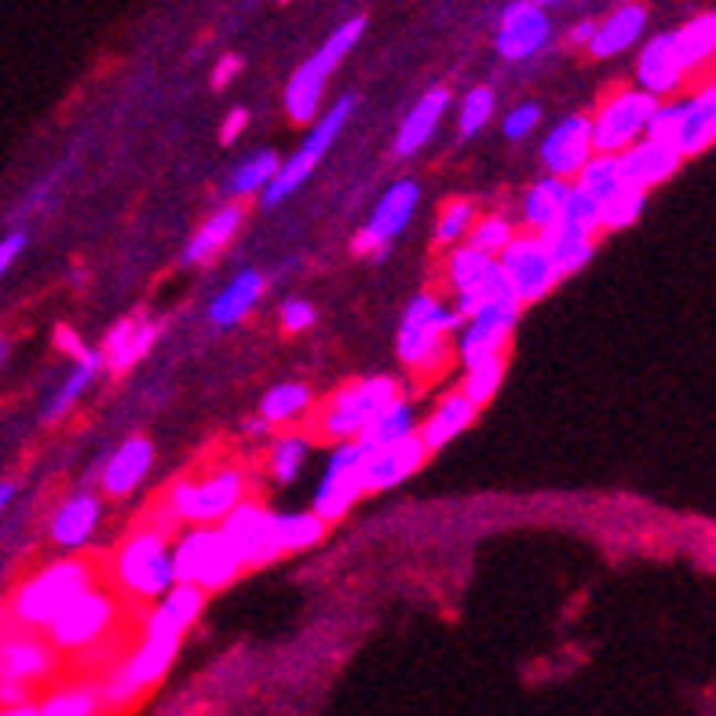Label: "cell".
<instances>
[{
  "label": "cell",
  "instance_id": "obj_29",
  "mask_svg": "<svg viewBox=\"0 0 716 716\" xmlns=\"http://www.w3.org/2000/svg\"><path fill=\"white\" fill-rule=\"evenodd\" d=\"M55 654L33 636H11L0 643V680H15V684H30L52 673Z\"/></svg>",
  "mask_w": 716,
  "mask_h": 716
},
{
  "label": "cell",
  "instance_id": "obj_59",
  "mask_svg": "<svg viewBox=\"0 0 716 716\" xmlns=\"http://www.w3.org/2000/svg\"><path fill=\"white\" fill-rule=\"evenodd\" d=\"M11 497H15V486H11V483H0V516H4V508L11 505Z\"/></svg>",
  "mask_w": 716,
  "mask_h": 716
},
{
  "label": "cell",
  "instance_id": "obj_39",
  "mask_svg": "<svg viewBox=\"0 0 716 716\" xmlns=\"http://www.w3.org/2000/svg\"><path fill=\"white\" fill-rule=\"evenodd\" d=\"M278 165H282V158H278L274 150H256L253 158H245V161L231 172V179H227V190H231L234 198L264 194L271 179L278 176Z\"/></svg>",
  "mask_w": 716,
  "mask_h": 716
},
{
  "label": "cell",
  "instance_id": "obj_53",
  "mask_svg": "<svg viewBox=\"0 0 716 716\" xmlns=\"http://www.w3.org/2000/svg\"><path fill=\"white\" fill-rule=\"evenodd\" d=\"M245 125H249V110L245 106H238V110H231L223 117V128H220V143H234L238 136L245 133Z\"/></svg>",
  "mask_w": 716,
  "mask_h": 716
},
{
  "label": "cell",
  "instance_id": "obj_26",
  "mask_svg": "<svg viewBox=\"0 0 716 716\" xmlns=\"http://www.w3.org/2000/svg\"><path fill=\"white\" fill-rule=\"evenodd\" d=\"M475 417H480V410H475V406L464 399L461 391H450V396L439 399L435 410L421 421V428H417V439H421L428 453H435V450H443L446 443H453L461 432H468V428L475 424Z\"/></svg>",
  "mask_w": 716,
  "mask_h": 716
},
{
  "label": "cell",
  "instance_id": "obj_58",
  "mask_svg": "<svg viewBox=\"0 0 716 716\" xmlns=\"http://www.w3.org/2000/svg\"><path fill=\"white\" fill-rule=\"evenodd\" d=\"M242 432L256 439V435H267L271 428H267V421H260V417H253V421H245V424H242Z\"/></svg>",
  "mask_w": 716,
  "mask_h": 716
},
{
  "label": "cell",
  "instance_id": "obj_43",
  "mask_svg": "<svg viewBox=\"0 0 716 716\" xmlns=\"http://www.w3.org/2000/svg\"><path fill=\"white\" fill-rule=\"evenodd\" d=\"M501 380H505V358H491V362H480V366L464 369L461 396L468 399L475 410H483V406L501 391Z\"/></svg>",
  "mask_w": 716,
  "mask_h": 716
},
{
  "label": "cell",
  "instance_id": "obj_11",
  "mask_svg": "<svg viewBox=\"0 0 716 716\" xmlns=\"http://www.w3.org/2000/svg\"><path fill=\"white\" fill-rule=\"evenodd\" d=\"M362 472H366V453L358 443H337L329 453V464L322 472V483L312 501V516L329 523L344 519L355 508V501L366 494L362 486Z\"/></svg>",
  "mask_w": 716,
  "mask_h": 716
},
{
  "label": "cell",
  "instance_id": "obj_45",
  "mask_svg": "<svg viewBox=\"0 0 716 716\" xmlns=\"http://www.w3.org/2000/svg\"><path fill=\"white\" fill-rule=\"evenodd\" d=\"M643 201H647V194H643V190L622 187L614 198H607L603 206H600V231H625V227H632V223L640 220Z\"/></svg>",
  "mask_w": 716,
  "mask_h": 716
},
{
  "label": "cell",
  "instance_id": "obj_61",
  "mask_svg": "<svg viewBox=\"0 0 716 716\" xmlns=\"http://www.w3.org/2000/svg\"><path fill=\"white\" fill-rule=\"evenodd\" d=\"M8 355H11V344L0 337V369H4V362H8Z\"/></svg>",
  "mask_w": 716,
  "mask_h": 716
},
{
  "label": "cell",
  "instance_id": "obj_5",
  "mask_svg": "<svg viewBox=\"0 0 716 716\" xmlns=\"http://www.w3.org/2000/svg\"><path fill=\"white\" fill-rule=\"evenodd\" d=\"M92 589V567L81 559H59L15 592V618L30 629H48L77 596Z\"/></svg>",
  "mask_w": 716,
  "mask_h": 716
},
{
  "label": "cell",
  "instance_id": "obj_17",
  "mask_svg": "<svg viewBox=\"0 0 716 716\" xmlns=\"http://www.w3.org/2000/svg\"><path fill=\"white\" fill-rule=\"evenodd\" d=\"M548 38H552V19L541 4H512L497 22V52L512 63L534 59Z\"/></svg>",
  "mask_w": 716,
  "mask_h": 716
},
{
  "label": "cell",
  "instance_id": "obj_46",
  "mask_svg": "<svg viewBox=\"0 0 716 716\" xmlns=\"http://www.w3.org/2000/svg\"><path fill=\"white\" fill-rule=\"evenodd\" d=\"M99 695L92 687H66L48 695L38 706V716H99Z\"/></svg>",
  "mask_w": 716,
  "mask_h": 716
},
{
  "label": "cell",
  "instance_id": "obj_42",
  "mask_svg": "<svg viewBox=\"0 0 716 716\" xmlns=\"http://www.w3.org/2000/svg\"><path fill=\"white\" fill-rule=\"evenodd\" d=\"M307 453H312V443L304 435H282L271 443V475L278 480L282 486H289L301 480L304 464H307Z\"/></svg>",
  "mask_w": 716,
  "mask_h": 716
},
{
  "label": "cell",
  "instance_id": "obj_34",
  "mask_svg": "<svg viewBox=\"0 0 716 716\" xmlns=\"http://www.w3.org/2000/svg\"><path fill=\"white\" fill-rule=\"evenodd\" d=\"M570 183L567 179H552L545 176L541 183H534L523 198V223L530 227V234H545L559 223V212H564Z\"/></svg>",
  "mask_w": 716,
  "mask_h": 716
},
{
  "label": "cell",
  "instance_id": "obj_41",
  "mask_svg": "<svg viewBox=\"0 0 716 716\" xmlns=\"http://www.w3.org/2000/svg\"><path fill=\"white\" fill-rule=\"evenodd\" d=\"M307 406H312V388L307 385H278L271 388L264 402H260V421H267V428L274 424H289L293 417H301Z\"/></svg>",
  "mask_w": 716,
  "mask_h": 716
},
{
  "label": "cell",
  "instance_id": "obj_3",
  "mask_svg": "<svg viewBox=\"0 0 716 716\" xmlns=\"http://www.w3.org/2000/svg\"><path fill=\"white\" fill-rule=\"evenodd\" d=\"M242 559L227 541L220 527H194L172 545V575L176 585H190L198 592H223L242 575Z\"/></svg>",
  "mask_w": 716,
  "mask_h": 716
},
{
  "label": "cell",
  "instance_id": "obj_51",
  "mask_svg": "<svg viewBox=\"0 0 716 716\" xmlns=\"http://www.w3.org/2000/svg\"><path fill=\"white\" fill-rule=\"evenodd\" d=\"M278 318H282V329L285 333H304V329L315 326V304L301 301V296H289V301L282 304Z\"/></svg>",
  "mask_w": 716,
  "mask_h": 716
},
{
  "label": "cell",
  "instance_id": "obj_2",
  "mask_svg": "<svg viewBox=\"0 0 716 716\" xmlns=\"http://www.w3.org/2000/svg\"><path fill=\"white\" fill-rule=\"evenodd\" d=\"M362 33H366V19L362 15L340 22V27L333 30L326 41H322L318 52L312 59H304V63L293 70L289 85H285V114H289L296 125H312L318 117L326 81L333 77V70L348 59V52L358 44Z\"/></svg>",
  "mask_w": 716,
  "mask_h": 716
},
{
  "label": "cell",
  "instance_id": "obj_57",
  "mask_svg": "<svg viewBox=\"0 0 716 716\" xmlns=\"http://www.w3.org/2000/svg\"><path fill=\"white\" fill-rule=\"evenodd\" d=\"M567 38H570V44H575V48H589L592 38H596V19H581V22H575Z\"/></svg>",
  "mask_w": 716,
  "mask_h": 716
},
{
  "label": "cell",
  "instance_id": "obj_1",
  "mask_svg": "<svg viewBox=\"0 0 716 716\" xmlns=\"http://www.w3.org/2000/svg\"><path fill=\"white\" fill-rule=\"evenodd\" d=\"M461 326H464L461 315L439 301L435 293L413 296L399 322V337H396L399 362L406 369H413V373H435V369H443L450 358V340L453 333H461Z\"/></svg>",
  "mask_w": 716,
  "mask_h": 716
},
{
  "label": "cell",
  "instance_id": "obj_7",
  "mask_svg": "<svg viewBox=\"0 0 716 716\" xmlns=\"http://www.w3.org/2000/svg\"><path fill=\"white\" fill-rule=\"evenodd\" d=\"M114 575L139 600H161L176 589L172 575V545L161 530H139L133 541L117 552Z\"/></svg>",
  "mask_w": 716,
  "mask_h": 716
},
{
  "label": "cell",
  "instance_id": "obj_8",
  "mask_svg": "<svg viewBox=\"0 0 716 716\" xmlns=\"http://www.w3.org/2000/svg\"><path fill=\"white\" fill-rule=\"evenodd\" d=\"M659 99L643 95L640 88H618L600 103V110L589 117L592 154H622L647 133V122Z\"/></svg>",
  "mask_w": 716,
  "mask_h": 716
},
{
  "label": "cell",
  "instance_id": "obj_48",
  "mask_svg": "<svg viewBox=\"0 0 716 716\" xmlns=\"http://www.w3.org/2000/svg\"><path fill=\"white\" fill-rule=\"evenodd\" d=\"M475 223V206L468 198H453L450 206L443 209V217L435 223V245L443 249H457V242H464Z\"/></svg>",
  "mask_w": 716,
  "mask_h": 716
},
{
  "label": "cell",
  "instance_id": "obj_4",
  "mask_svg": "<svg viewBox=\"0 0 716 716\" xmlns=\"http://www.w3.org/2000/svg\"><path fill=\"white\" fill-rule=\"evenodd\" d=\"M355 106H358V99L348 92V95H340V99L318 117L315 128L304 136V143L296 147L293 158H285V161L278 165V176H274L264 194H260V201H264V209L282 206L285 198H293L296 190H301V187L307 183V179H312V172L318 169V161L326 158L329 147H333V143H337V136L344 133V125L351 122Z\"/></svg>",
  "mask_w": 716,
  "mask_h": 716
},
{
  "label": "cell",
  "instance_id": "obj_47",
  "mask_svg": "<svg viewBox=\"0 0 716 716\" xmlns=\"http://www.w3.org/2000/svg\"><path fill=\"white\" fill-rule=\"evenodd\" d=\"M556 227H570V231H581V234L596 238V234H600V206H596V201L585 194L581 187L570 183L567 201H564V212H559V223Z\"/></svg>",
  "mask_w": 716,
  "mask_h": 716
},
{
  "label": "cell",
  "instance_id": "obj_9",
  "mask_svg": "<svg viewBox=\"0 0 716 716\" xmlns=\"http://www.w3.org/2000/svg\"><path fill=\"white\" fill-rule=\"evenodd\" d=\"M242 501H245V475L238 468H220L201 483H179L169 497V508L172 516H179L183 523H194V527H220Z\"/></svg>",
  "mask_w": 716,
  "mask_h": 716
},
{
  "label": "cell",
  "instance_id": "obj_15",
  "mask_svg": "<svg viewBox=\"0 0 716 716\" xmlns=\"http://www.w3.org/2000/svg\"><path fill=\"white\" fill-rule=\"evenodd\" d=\"M114 614H117L114 596L92 585L85 596H77V600L70 603L52 625H48V632H52L55 647L81 651V647H88V643L99 640L103 632L114 625Z\"/></svg>",
  "mask_w": 716,
  "mask_h": 716
},
{
  "label": "cell",
  "instance_id": "obj_50",
  "mask_svg": "<svg viewBox=\"0 0 716 716\" xmlns=\"http://www.w3.org/2000/svg\"><path fill=\"white\" fill-rule=\"evenodd\" d=\"M541 125V106L537 103H519L516 110L505 114V139H527L534 128Z\"/></svg>",
  "mask_w": 716,
  "mask_h": 716
},
{
  "label": "cell",
  "instance_id": "obj_24",
  "mask_svg": "<svg viewBox=\"0 0 716 716\" xmlns=\"http://www.w3.org/2000/svg\"><path fill=\"white\" fill-rule=\"evenodd\" d=\"M161 337V322H150V318H122L117 326L106 333L103 340V362L106 369H114V373H125V369H133L143 355L154 348V340Z\"/></svg>",
  "mask_w": 716,
  "mask_h": 716
},
{
  "label": "cell",
  "instance_id": "obj_30",
  "mask_svg": "<svg viewBox=\"0 0 716 716\" xmlns=\"http://www.w3.org/2000/svg\"><path fill=\"white\" fill-rule=\"evenodd\" d=\"M242 217H245L242 206H223L220 212H212V217L194 231V238L187 242V249H183V264H187V267L209 264V260L217 256L220 249L238 234V227H242Z\"/></svg>",
  "mask_w": 716,
  "mask_h": 716
},
{
  "label": "cell",
  "instance_id": "obj_28",
  "mask_svg": "<svg viewBox=\"0 0 716 716\" xmlns=\"http://www.w3.org/2000/svg\"><path fill=\"white\" fill-rule=\"evenodd\" d=\"M103 519V501L95 494H74L66 497L52 516V541L63 548H81L95 534Z\"/></svg>",
  "mask_w": 716,
  "mask_h": 716
},
{
  "label": "cell",
  "instance_id": "obj_33",
  "mask_svg": "<svg viewBox=\"0 0 716 716\" xmlns=\"http://www.w3.org/2000/svg\"><path fill=\"white\" fill-rule=\"evenodd\" d=\"M176 654H179V643L176 640H143L139 643V651L128 659L125 665V680L133 684L136 691H147L154 684H161L165 673L172 670V662H176Z\"/></svg>",
  "mask_w": 716,
  "mask_h": 716
},
{
  "label": "cell",
  "instance_id": "obj_16",
  "mask_svg": "<svg viewBox=\"0 0 716 716\" xmlns=\"http://www.w3.org/2000/svg\"><path fill=\"white\" fill-rule=\"evenodd\" d=\"M589 158H592L589 114H567L541 143V165L552 179H567L570 183Z\"/></svg>",
  "mask_w": 716,
  "mask_h": 716
},
{
  "label": "cell",
  "instance_id": "obj_20",
  "mask_svg": "<svg viewBox=\"0 0 716 716\" xmlns=\"http://www.w3.org/2000/svg\"><path fill=\"white\" fill-rule=\"evenodd\" d=\"M716 139V88L706 85L691 99H680V125L673 136V150L684 158H698L706 154Z\"/></svg>",
  "mask_w": 716,
  "mask_h": 716
},
{
  "label": "cell",
  "instance_id": "obj_60",
  "mask_svg": "<svg viewBox=\"0 0 716 716\" xmlns=\"http://www.w3.org/2000/svg\"><path fill=\"white\" fill-rule=\"evenodd\" d=\"M0 716H38V706H15V709H0Z\"/></svg>",
  "mask_w": 716,
  "mask_h": 716
},
{
  "label": "cell",
  "instance_id": "obj_49",
  "mask_svg": "<svg viewBox=\"0 0 716 716\" xmlns=\"http://www.w3.org/2000/svg\"><path fill=\"white\" fill-rule=\"evenodd\" d=\"M494 88H486V85H475L468 95H464V103H461V117H457V128H461V136L464 139H472L475 133H483L486 125H491V117H494Z\"/></svg>",
  "mask_w": 716,
  "mask_h": 716
},
{
  "label": "cell",
  "instance_id": "obj_6",
  "mask_svg": "<svg viewBox=\"0 0 716 716\" xmlns=\"http://www.w3.org/2000/svg\"><path fill=\"white\" fill-rule=\"evenodd\" d=\"M399 399L396 377H362L344 385L329 399L326 410L318 413V432L333 443H355L366 432L369 421L380 417L391 402Z\"/></svg>",
  "mask_w": 716,
  "mask_h": 716
},
{
  "label": "cell",
  "instance_id": "obj_32",
  "mask_svg": "<svg viewBox=\"0 0 716 716\" xmlns=\"http://www.w3.org/2000/svg\"><path fill=\"white\" fill-rule=\"evenodd\" d=\"M673 52L680 59V70L691 74V70H702L716 52V15L706 11V15L687 19L684 27L673 30Z\"/></svg>",
  "mask_w": 716,
  "mask_h": 716
},
{
  "label": "cell",
  "instance_id": "obj_55",
  "mask_svg": "<svg viewBox=\"0 0 716 716\" xmlns=\"http://www.w3.org/2000/svg\"><path fill=\"white\" fill-rule=\"evenodd\" d=\"M238 70H242V59H238V55H223L220 63H217V70H212V88H227L234 81Z\"/></svg>",
  "mask_w": 716,
  "mask_h": 716
},
{
  "label": "cell",
  "instance_id": "obj_38",
  "mask_svg": "<svg viewBox=\"0 0 716 716\" xmlns=\"http://www.w3.org/2000/svg\"><path fill=\"white\" fill-rule=\"evenodd\" d=\"M575 187H581L596 206H603L607 198H614L618 190L629 187L622 176V165H618V154H592L585 161V169L575 176Z\"/></svg>",
  "mask_w": 716,
  "mask_h": 716
},
{
  "label": "cell",
  "instance_id": "obj_14",
  "mask_svg": "<svg viewBox=\"0 0 716 716\" xmlns=\"http://www.w3.org/2000/svg\"><path fill=\"white\" fill-rule=\"evenodd\" d=\"M519 315H523L519 304H494L464 322L461 337H457V355H461L464 369L491 362V358H505L512 333L519 326Z\"/></svg>",
  "mask_w": 716,
  "mask_h": 716
},
{
  "label": "cell",
  "instance_id": "obj_35",
  "mask_svg": "<svg viewBox=\"0 0 716 716\" xmlns=\"http://www.w3.org/2000/svg\"><path fill=\"white\" fill-rule=\"evenodd\" d=\"M103 351H95V348H88L85 355L77 358V366L70 369V377L59 385V391L52 399H48V406H44V421L52 424V421H59V417H66L70 410L77 406V399L85 396V391L92 388V380L103 373Z\"/></svg>",
  "mask_w": 716,
  "mask_h": 716
},
{
  "label": "cell",
  "instance_id": "obj_27",
  "mask_svg": "<svg viewBox=\"0 0 716 716\" xmlns=\"http://www.w3.org/2000/svg\"><path fill=\"white\" fill-rule=\"evenodd\" d=\"M643 30H647V11H643L640 4H622V8H614L603 22H596V38L589 44V52L596 59L622 55L643 38Z\"/></svg>",
  "mask_w": 716,
  "mask_h": 716
},
{
  "label": "cell",
  "instance_id": "obj_31",
  "mask_svg": "<svg viewBox=\"0 0 716 716\" xmlns=\"http://www.w3.org/2000/svg\"><path fill=\"white\" fill-rule=\"evenodd\" d=\"M264 274L260 271H242L238 278L227 285V289L212 301V312H209V318H212V326H220V329H227V326H238L253 307L260 304V296H264Z\"/></svg>",
  "mask_w": 716,
  "mask_h": 716
},
{
  "label": "cell",
  "instance_id": "obj_23",
  "mask_svg": "<svg viewBox=\"0 0 716 716\" xmlns=\"http://www.w3.org/2000/svg\"><path fill=\"white\" fill-rule=\"evenodd\" d=\"M150 464H154V443H150V439H143V435L125 439V446H117L114 457L103 464V475H99L103 494L128 497L143 480H147Z\"/></svg>",
  "mask_w": 716,
  "mask_h": 716
},
{
  "label": "cell",
  "instance_id": "obj_40",
  "mask_svg": "<svg viewBox=\"0 0 716 716\" xmlns=\"http://www.w3.org/2000/svg\"><path fill=\"white\" fill-rule=\"evenodd\" d=\"M322 537H326V523L315 519L312 512H278V548H282V556L315 548Z\"/></svg>",
  "mask_w": 716,
  "mask_h": 716
},
{
  "label": "cell",
  "instance_id": "obj_21",
  "mask_svg": "<svg viewBox=\"0 0 716 716\" xmlns=\"http://www.w3.org/2000/svg\"><path fill=\"white\" fill-rule=\"evenodd\" d=\"M618 165H622L625 183L647 194L651 187H662L665 179L676 176V169H680V154L670 147V143L640 139V143H632L629 150L618 154Z\"/></svg>",
  "mask_w": 716,
  "mask_h": 716
},
{
  "label": "cell",
  "instance_id": "obj_52",
  "mask_svg": "<svg viewBox=\"0 0 716 716\" xmlns=\"http://www.w3.org/2000/svg\"><path fill=\"white\" fill-rule=\"evenodd\" d=\"M22 249H27V231H11L8 238H0V278L22 256Z\"/></svg>",
  "mask_w": 716,
  "mask_h": 716
},
{
  "label": "cell",
  "instance_id": "obj_22",
  "mask_svg": "<svg viewBox=\"0 0 716 716\" xmlns=\"http://www.w3.org/2000/svg\"><path fill=\"white\" fill-rule=\"evenodd\" d=\"M206 600H209L206 592L190 589V585H176L169 596H161V600L154 603V611L147 618V636L183 643L190 625H194L201 611H206Z\"/></svg>",
  "mask_w": 716,
  "mask_h": 716
},
{
  "label": "cell",
  "instance_id": "obj_56",
  "mask_svg": "<svg viewBox=\"0 0 716 716\" xmlns=\"http://www.w3.org/2000/svg\"><path fill=\"white\" fill-rule=\"evenodd\" d=\"M0 706H4V709L27 706V684H15V680H0Z\"/></svg>",
  "mask_w": 716,
  "mask_h": 716
},
{
  "label": "cell",
  "instance_id": "obj_10",
  "mask_svg": "<svg viewBox=\"0 0 716 716\" xmlns=\"http://www.w3.org/2000/svg\"><path fill=\"white\" fill-rule=\"evenodd\" d=\"M497 267H501V274H505L508 289H512V296H516L519 307L545 301V296L559 285L552 256H548V249L537 234L512 238V245L497 256Z\"/></svg>",
  "mask_w": 716,
  "mask_h": 716
},
{
  "label": "cell",
  "instance_id": "obj_18",
  "mask_svg": "<svg viewBox=\"0 0 716 716\" xmlns=\"http://www.w3.org/2000/svg\"><path fill=\"white\" fill-rule=\"evenodd\" d=\"M424 461H428V450L421 439H417V432L377 453H366V472H362L366 494H380V491H391V486L406 483L413 472L424 468Z\"/></svg>",
  "mask_w": 716,
  "mask_h": 716
},
{
  "label": "cell",
  "instance_id": "obj_44",
  "mask_svg": "<svg viewBox=\"0 0 716 716\" xmlns=\"http://www.w3.org/2000/svg\"><path fill=\"white\" fill-rule=\"evenodd\" d=\"M512 238H516V227H512V220H505V217H480V220L472 223V231H468V238H464V242H468V249H475V253L497 260L512 245Z\"/></svg>",
  "mask_w": 716,
  "mask_h": 716
},
{
  "label": "cell",
  "instance_id": "obj_13",
  "mask_svg": "<svg viewBox=\"0 0 716 716\" xmlns=\"http://www.w3.org/2000/svg\"><path fill=\"white\" fill-rule=\"evenodd\" d=\"M227 541L234 545L242 567H267L282 559L278 548V512H271L256 501H242L231 516L220 523Z\"/></svg>",
  "mask_w": 716,
  "mask_h": 716
},
{
  "label": "cell",
  "instance_id": "obj_37",
  "mask_svg": "<svg viewBox=\"0 0 716 716\" xmlns=\"http://www.w3.org/2000/svg\"><path fill=\"white\" fill-rule=\"evenodd\" d=\"M537 238H541L545 249H548V256H552L559 282L570 278V274H578L592 260V253H596V238L581 234V231H570V227H552V231H545V234H537Z\"/></svg>",
  "mask_w": 716,
  "mask_h": 716
},
{
  "label": "cell",
  "instance_id": "obj_25",
  "mask_svg": "<svg viewBox=\"0 0 716 716\" xmlns=\"http://www.w3.org/2000/svg\"><path fill=\"white\" fill-rule=\"evenodd\" d=\"M446 106H450V92L446 88H432V92H424L421 99H417V106L402 117V125L396 133V154H399V158H413V154H421L428 143H432L435 128L443 125Z\"/></svg>",
  "mask_w": 716,
  "mask_h": 716
},
{
  "label": "cell",
  "instance_id": "obj_19",
  "mask_svg": "<svg viewBox=\"0 0 716 716\" xmlns=\"http://www.w3.org/2000/svg\"><path fill=\"white\" fill-rule=\"evenodd\" d=\"M684 70H680V59L673 52V30L670 33H659L651 38L647 44L640 48V59H636V88L651 99H665V95L680 92L684 85Z\"/></svg>",
  "mask_w": 716,
  "mask_h": 716
},
{
  "label": "cell",
  "instance_id": "obj_54",
  "mask_svg": "<svg viewBox=\"0 0 716 716\" xmlns=\"http://www.w3.org/2000/svg\"><path fill=\"white\" fill-rule=\"evenodd\" d=\"M55 348H59V351H66L70 358H74V362L88 351L85 344H81V337H77V333L70 329V326H55Z\"/></svg>",
  "mask_w": 716,
  "mask_h": 716
},
{
  "label": "cell",
  "instance_id": "obj_12",
  "mask_svg": "<svg viewBox=\"0 0 716 716\" xmlns=\"http://www.w3.org/2000/svg\"><path fill=\"white\" fill-rule=\"evenodd\" d=\"M417 206H421V183L417 179H399V183H391L385 194H380L373 217L366 220L362 231L355 234V256H377L385 260L391 242L410 227Z\"/></svg>",
  "mask_w": 716,
  "mask_h": 716
},
{
  "label": "cell",
  "instance_id": "obj_36",
  "mask_svg": "<svg viewBox=\"0 0 716 716\" xmlns=\"http://www.w3.org/2000/svg\"><path fill=\"white\" fill-rule=\"evenodd\" d=\"M417 432V413H413V402H406V399H396L388 406L385 413L373 417L369 421V428L362 435L355 439L358 446H362V453H377V450H385L391 443H399V439L406 435H413Z\"/></svg>",
  "mask_w": 716,
  "mask_h": 716
}]
</instances>
